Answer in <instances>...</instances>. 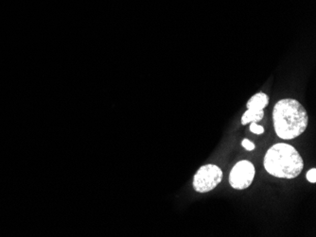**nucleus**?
<instances>
[{
	"mask_svg": "<svg viewBox=\"0 0 316 237\" xmlns=\"http://www.w3.org/2000/svg\"><path fill=\"white\" fill-rule=\"evenodd\" d=\"M306 178L308 180V182L310 184H315L316 183V168H311L306 174Z\"/></svg>",
	"mask_w": 316,
	"mask_h": 237,
	"instance_id": "8",
	"label": "nucleus"
},
{
	"mask_svg": "<svg viewBox=\"0 0 316 237\" xmlns=\"http://www.w3.org/2000/svg\"><path fill=\"white\" fill-rule=\"evenodd\" d=\"M269 104V97L265 93L260 92L255 94L251 99L247 101L246 107L252 111H263Z\"/></svg>",
	"mask_w": 316,
	"mask_h": 237,
	"instance_id": "5",
	"label": "nucleus"
},
{
	"mask_svg": "<svg viewBox=\"0 0 316 237\" xmlns=\"http://www.w3.org/2000/svg\"><path fill=\"white\" fill-rule=\"evenodd\" d=\"M222 177L223 173L220 166L212 164L203 165L193 177V189L201 194L212 191L221 184Z\"/></svg>",
	"mask_w": 316,
	"mask_h": 237,
	"instance_id": "3",
	"label": "nucleus"
},
{
	"mask_svg": "<svg viewBox=\"0 0 316 237\" xmlns=\"http://www.w3.org/2000/svg\"><path fill=\"white\" fill-rule=\"evenodd\" d=\"M273 123L276 135L284 140H293L303 134L309 124L305 107L295 99L278 100L273 110Z\"/></svg>",
	"mask_w": 316,
	"mask_h": 237,
	"instance_id": "1",
	"label": "nucleus"
},
{
	"mask_svg": "<svg viewBox=\"0 0 316 237\" xmlns=\"http://www.w3.org/2000/svg\"><path fill=\"white\" fill-rule=\"evenodd\" d=\"M242 147H244L248 152H252V151H254L256 149V145L253 142H251L248 139L242 140Z\"/></svg>",
	"mask_w": 316,
	"mask_h": 237,
	"instance_id": "9",
	"label": "nucleus"
},
{
	"mask_svg": "<svg viewBox=\"0 0 316 237\" xmlns=\"http://www.w3.org/2000/svg\"><path fill=\"white\" fill-rule=\"evenodd\" d=\"M256 175V168L248 160L238 162L229 174V185L236 190H244L252 185Z\"/></svg>",
	"mask_w": 316,
	"mask_h": 237,
	"instance_id": "4",
	"label": "nucleus"
},
{
	"mask_svg": "<svg viewBox=\"0 0 316 237\" xmlns=\"http://www.w3.org/2000/svg\"><path fill=\"white\" fill-rule=\"evenodd\" d=\"M264 117V112L263 111H252L247 109V111L244 112V114L242 115V124L243 126L247 125L249 123L252 122H260L263 120Z\"/></svg>",
	"mask_w": 316,
	"mask_h": 237,
	"instance_id": "6",
	"label": "nucleus"
},
{
	"mask_svg": "<svg viewBox=\"0 0 316 237\" xmlns=\"http://www.w3.org/2000/svg\"><path fill=\"white\" fill-rule=\"evenodd\" d=\"M250 132L255 133V134H263L264 132V128L263 126L257 125L256 122H252L250 124V128H249Z\"/></svg>",
	"mask_w": 316,
	"mask_h": 237,
	"instance_id": "7",
	"label": "nucleus"
},
{
	"mask_svg": "<svg viewBox=\"0 0 316 237\" xmlns=\"http://www.w3.org/2000/svg\"><path fill=\"white\" fill-rule=\"evenodd\" d=\"M263 166L273 177L292 180L301 174L304 160L293 145L278 143L272 145L265 153Z\"/></svg>",
	"mask_w": 316,
	"mask_h": 237,
	"instance_id": "2",
	"label": "nucleus"
}]
</instances>
